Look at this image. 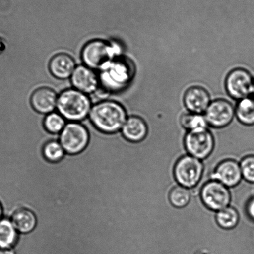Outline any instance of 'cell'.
<instances>
[{"label":"cell","mask_w":254,"mask_h":254,"mask_svg":"<svg viewBox=\"0 0 254 254\" xmlns=\"http://www.w3.org/2000/svg\"><path fill=\"white\" fill-rule=\"evenodd\" d=\"M134 73V66L129 61L115 59L100 70V82L106 90L118 92L127 87Z\"/></svg>","instance_id":"2"},{"label":"cell","mask_w":254,"mask_h":254,"mask_svg":"<svg viewBox=\"0 0 254 254\" xmlns=\"http://www.w3.org/2000/svg\"><path fill=\"white\" fill-rule=\"evenodd\" d=\"M59 113L71 122L82 121L90 114L91 102L87 94L76 89L64 91L57 104Z\"/></svg>","instance_id":"3"},{"label":"cell","mask_w":254,"mask_h":254,"mask_svg":"<svg viewBox=\"0 0 254 254\" xmlns=\"http://www.w3.org/2000/svg\"><path fill=\"white\" fill-rule=\"evenodd\" d=\"M0 254H16L13 248L0 249Z\"/></svg>","instance_id":"27"},{"label":"cell","mask_w":254,"mask_h":254,"mask_svg":"<svg viewBox=\"0 0 254 254\" xmlns=\"http://www.w3.org/2000/svg\"><path fill=\"white\" fill-rule=\"evenodd\" d=\"M11 221L18 233L22 234L33 231L37 224L35 214L26 208H20L14 212L11 216Z\"/></svg>","instance_id":"17"},{"label":"cell","mask_w":254,"mask_h":254,"mask_svg":"<svg viewBox=\"0 0 254 254\" xmlns=\"http://www.w3.org/2000/svg\"><path fill=\"white\" fill-rule=\"evenodd\" d=\"M122 51L117 44H109L101 40L90 41L81 53L83 63L88 67L102 70L115 59Z\"/></svg>","instance_id":"4"},{"label":"cell","mask_w":254,"mask_h":254,"mask_svg":"<svg viewBox=\"0 0 254 254\" xmlns=\"http://www.w3.org/2000/svg\"><path fill=\"white\" fill-rule=\"evenodd\" d=\"M148 133L146 123L138 117H130L126 121L122 129L123 137L128 141L139 143L144 141Z\"/></svg>","instance_id":"15"},{"label":"cell","mask_w":254,"mask_h":254,"mask_svg":"<svg viewBox=\"0 0 254 254\" xmlns=\"http://www.w3.org/2000/svg\"><path fill=\"white\" fill-rule=\"evenodd\" d=\"M43 153L46 159L52 162L60 161L66 154L59 140H51L47 143L44 145Z\"/></svg>","instance_id":"24"},{"label":"cell","mask_w":254,"mask_h":254,"mask_svg":"<svg viewBox=\"0 0 254 254\" xmlns=\"http://www.w3.org/2000/svg\"><path fill=\"white\" fill-rule=\"evenodd\" d=\"M90 134L85 126L77 122H71L65 125L59 134V142L66 154H77L87 147Z\"/></svg>","instance_id":"6"},{"label":"cell","mask_w":254,"mask_h":254,"mask_svg":"<svg viewBox=\"0 0 254 254\" xmlns=\"http://www.w3.org/2000/svg\"><path fill=\"white\" fill-rule=\"evenodd\" d=\"M19 233L14 228L11 219L0 221V249H12L18 241Z\"/></svg>","instance_id":"18"},{"label":"cell","mask_w":254,"mask_h":254,"mask_svg":"<svg viewBox=\"0 0 254 254\" xmlns=\"http://www.w3.org/2000/svg\"><path fill=\"white\" fill-rule=\"evenodd\" d=\"M235 113L236 110L231 103L225 100H218L210 103L204 117L211 127L222 128L230 124Z\"/></svg>","instance_id":"10"},{"label":"cell","mask_w":254,"mask_h":254,"mask_svg":"<svg viewBox=\"0 0 254 254\" xmlns=\"http://www.w3.org/2000/svg\"><path fill=\"white\" fill-rule=\"evenodd\" d=\"M236 115L242 124L254 125V98H245L240 100L237 106Z\"/></svg>","instance_id":"20"},{"label":"cell","mask_w":254,"mask_h":254,"mask_svg":"<svg viewBox=\"0 0 254 254\" xmlns=\"http://www.w3.org/2000/svg\"><path fill=\"white\" fill-rule=\"evenodd\" d=\"M45 129L51 134H60L65 127V121L63 116L56 113H51L44 120Z\"/></svg>","instance_id":"23"},{"label":"cell","mask_w":254,"mask_h":254,"mask_svg":"<svg viewBox=\"0 0 254 254\" xmlns=\"http://www.w3.org/2000/svg\"><path fill=\"white\" fill-rule=\"evenodd\" d=\"M71 81L76 90L89 94L96 92L99 85L100 79L93 69L87 66H77L71 76Z\"/></svg>","instance_id":"12"},{"label":"cell","mask_w":254,"mask_h":254,"mask_svg":"<svg viewBox=\"0 0 254 254\" xmlns=\"http://www.w3.org/2000/svg\"><path fill=\"white\" fill-rule=\"evenodd\" d=\"M200 197L204 206L214 211L226 208L231 201V194L228 187L214 180L204 185L201 190Z\"/></svg>","instance_id":"7"},{"label":"cell","mask_w":254,"mask_h":254,"mask_svg":"<svg viewBox=\"0 0 254 254\" xmlns=\"http://www.w3.org/2000/svg\"><path fill=\"white\" fill-rule=\"evenodd\" d=\"M181 123L185 129L189 131L207 129L208 123L205 117L196 113H185L181 118Z\"/></svg>","instance_id":"22"},{"label":"cell","mask_w":254,"mask_h":254,"mask_svg":"<svg viewBox=\"0 0 254 254\" xmlns=\"http://www.w3.org/2000/svg\"><path fill=\"white\" fill-rule=\"evenodd\" d=\"M211 178L227 187H235L240 183L243 178L240 164L235 160H223L217 165Z\"/></svg>","instance_id":"11"},{"label":"cell","mask_w":254,"mask_h":254,"mask_svg":"<svg viewBox=\"0 0 254 254\" xmlns=\"http://www.w3.org/2000/svg\"><path fill=\"white\" fill-rule=\"evenodd\" d=\"M184 103L190 112L201 115L206 112L210 105V97L204 88L191 87L185 94Z\"/></svg>","instance_id":"13"},{"label":"cell","mask_w":254,"mask_h":254,"mask_svg":"<svg viewBox=\"0 0 254 254\" xmlns=\"http://www.w3.org/2000/svg\"><path fill=\"white\" fill-rule=\"evenodd\" d=\"M4 213V209L3 204L1 203V201H0V221L2 219V217H3Z\"/></svg>","instance_id":"28"},{"label":"cell","mask_w":254,"mask_h":254,"mask_svg":"<svg viewBox=\"0 0 254 254\" xmlns=\"http://www.w3.org/2000/svg\"><path fill=\"white\" fill-rule=\"evenodd\" d=\"M253 91L254 94V85H253Z\"/></svg>","instance_id":"29"},{"label":"cell","mask_w":254,"mask_h":254,"mask_svg":"<svg viewBox=\"0 0 254 254\" xmlns=\"http://www.w3.org/2000/svg\"><path fill=\"white\" fill-rule=\"evenodd\" d=\"M75 69V62L66 54H59L53 57L49 63L51 73L55 77L61 80L70 77Z\"/></svg>","instance_id":"16"},{"label":"cell","mask_w":254,"mask_h":254,"mask_svg":"<svg viewBox=\"0 0 254 254\" xmlns=\"http://www.w3.org/2000/svg\"><path fill=\"white\" fill-rule=\"evenodd\" d=\"M191 193L189 189L177 186L171 190L169 194V203L177 209L186 208L191 201Z\"/></svg>","instance_id":"21"},{"label":"cell","mask_w":254,"mask_h":254,"mask_svg":"<svg viewBox=\"0 0 254 254\" xmlns=\"http://www.w3.org/2000/svg\"><path fill=\"white\" fill-rule=\"evenodd\" d=\"M247 213L249 218L254 220V198L251 199L247 205Z\"/></svg>","instance_id":"26"},{"label":"cell","mask_w":254,"mask_h":254,"mask_svg":"<svg viewBox=\"0 0 254 254\" xmlns=\"http://www.w3.org/2000/svg\"><path fill=\"white\" fill-rule=\"evenodd\" d=\"M204 165L201 160L190 155H185L174 165V176L180 186L193 189L203 176Z\"/></svg>","instance_id":"5"},{"label":"cell","mask_w":254,"mask_h":254,"mask_svg":"<svg viewBox=\"0 0 254 254\" xmlns=\"http://www.w3.org/2000/svg\"><path fill=\"white\" fill-rule=\"evenodd\" d=\"M127 113L119 103L103 101L93 106L89 117L93 127L106 134L120 131L127 121Z\"/></svg>","instance_id":"1"},{"label":"cell","mask_w":254,"mask_h":254,"mask_svg":"<svg viewBox=\"0 0 254 254\" xmlns=\"http://www.w3.org/2000/svg\"><path fill=\"white\" fill-rule=\"evenodd\" d=\"M240 166L243 178L250 183H254V155L244 157Z\"/></svg>","instance_id":"25"},{"label":"cell","mask_w":254,"mask_h":254,"mask_svg":"<svg viewBox=\"0 0 254 254\" xmlns=\"http://www.w3.org/2000/svg\"><path fill=\"white\" fill-rule=\"evenodd\" d=\"M58 96L49 88L36 90L31 97V105L34 110L42 114H49L53 112L58 104Z\"/></svg>","instance_id":"14"},{"label":"cell","mask_w":254,"mask_h":254,"mask_svg":"<svg viewBox=\"0 0 254 254\" xmlns=\"http://www.w3.org/2000/svg\"><path fill=\"white\" fill-rule=\"evenodd\" d=\"M253 80L251 74L243 68H236L229 73L226 87L229 95L236 100L248 97L253 90Z\"/></svg>","instance_id":"9"},{"label":"cell","mask_w":254,"mask_h":254,"mask_svg":"<svg viewBox=\"0 0 254 254\" xmlns=\"http://www.w3.org/2000/svg\"><path fill=\"white\" fill-rule=\"evenodd\" d=\"M215 219L219 228L224 230H232L238 225L239 214L233 207L226 208L217 211Z\"/></svg>","instance_id":"19"},{"label":"cell","mask_w":254,"mask_h":254,"mask_svg":"<svg viewBox=\"0 0 254 254\" xmlns=\"http://www.w3.org/2000/svg\"><path fill=\"white\" fill-rule=\"evenodd\" d=\"M184 145L189 155L201 160L205 159L214 149L213 135L207 129L191 130L185 137Z\"/></svg>","instance_id":"8"}]
</instances>
